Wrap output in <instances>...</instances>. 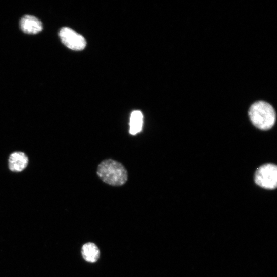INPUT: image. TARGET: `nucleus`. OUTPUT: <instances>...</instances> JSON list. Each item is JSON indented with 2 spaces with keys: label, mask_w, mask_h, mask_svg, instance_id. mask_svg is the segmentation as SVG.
Instances as JSON below:
<instances>
[{
  "label": "nucleus",
  "mask_w": 277,
  "mask_h": 277,
  "mask_svg": "<svg viewBox=\"0 0 277 277\" xmlns=\"http://www.w3.org/2000/svg\"><path fill=\"white\" fill-rule=\"evenodd\" d=\"M20 28L23 32L29 34H35L43 29L41 22L36 17L26 15L20 21Z\"/></svg>",
  "instance_id": "39448f33"
},
{
  "label": "nucleus",
  "mask_w": 277,
  "mask_h": 277,
  "mask_svg": "<svg viewBox=\"0 0 277 277\" xmlns=\"http://www.w3.org/2000/svg\"><path fill=\"white\" fill-rule=\"evenodd\" d=\"M28 160L27 156L22 152L12 153L9 159V169L14 172H20L27 166Z\"/></svg>",
  "instance_id": "423d86ee"
},
{
  "label": "nucleus",
  "mask_w": 277,
  "mask_h": 277,
  "mask_svg": "<svg viewBox=\"0 0 277 277\" xmlns=\"http://www.w3.org/2000/svg\"><path fill=\"white\" fill-rule=\"evenodd\" d=\"M143 114L139 110L133 111L130 116L129 133L134 135L138 133L142 128Z\"/></svg>",
  "instance_id": "6e6552de"
},
{
  "label": "nucleus",
  "mask_w": 277,
  "mask_h": 277,
  "mask_svg": "<svg viewBox=\"0 0 277 277\" xmlns=\"http://www.w3.org/2000/svg\"><path fill=\"white\" fill-rule=\"evenodd\" d=\"M62 42L73 50H81L86 45L85 39L80 34L69 27H63L59 32Z\"/></svg>",
  "instance_id": "20e7f679"
},
{
  "label": "nucleus",
  "mask_w": 277,
  "mask_h": 277,
  "mask_svg": "<svg viewBox=\"0 0 277 277\" xmlns=\"http://www.w3.org/2000/svg\"><path fill=\"white\" fill-rule=\"evenodd\" d=\"M254 180L259 186L267 189H274L277 186V167L273 164H266L256 170Z\"/></svg>",
  "instance_id": "7ed1b4c3"
},
{
  "label": "nucleus",
  "mask_w": 277,
  "mask_h": 277,
  "mask_svg": "<svg viewBox=\"0 0 277 277\" xmlns=\"http://www.w3.org/2000/svg\"><path fill=\"white\" fill-rule=\"evenodd\" d=\"M96 174L103 182L113 186H122L128 180L125 167L112 159L103 160L97 166Z\"/></svg>",
  "instance_id": "f257e3e1"
},
{
  "label": "nucleus",
  "mask_w": 277,
  "mask_h": 277,
  "mask_svg": "<svg viewBox=\"0 0 277 277\" xmlns=\"http://www.w3.org/2000/svg\"><path fill=\"white\" fill-rule=\"evenodd\" d=\"M82 254L83 258L89 262H95L99 258L100 251L97 247L92 243L85 244L82 248Z\"/></svg>",
  "instance_id": "0eeeda50"
},
{
  "label": "nucleus",
  "mask_w": 277,
  "mask_h": 277,
  "mask_svg": "<svg viewBox=\"0 0 277 277\" xmlns=\"http://www.w3.org/2000/svg\"><path fill=\"white\" fill-rule=\"evenodd\" d=\"M249 115L253 124L262 130L270 129L276 120V113L273 107L263 101H257L251 106Z\"/></svg>",
  "instance_id": "f03ea898"
}]
</instances>
